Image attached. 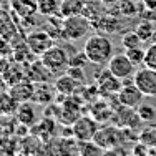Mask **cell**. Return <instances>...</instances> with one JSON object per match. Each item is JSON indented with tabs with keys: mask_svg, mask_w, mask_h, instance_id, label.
Instances as JSON below:
<instances>
[{
	"mask_svg": "<svg viewBox=\"0 0 156 156\" xmlns=\"http://www.w3.org/2000/svg\"><path fill=\"white\" fill-rule=\"evenodd\" d=\"M83 51L90 63L108 65L110 58L113 57V43L103 33H95V35H90L87 38Z\"/></svg>",
	"mask_w": 156,
	"mask_h": 156,
	"instance_id": "1",
	"label": "cell"
},
{
	"mask_svg": "<svg viewBox=\"0 0 156 156\" xmlns=\"http://www.w3.org/2000/svg\"><path fill=\"white\" fill-rule=\"evenodd\" d=\"M93 23L91 20H88L83 13L75 17L63 18V28H62V38L65 40H81L88 32L91 30Z\"/></svg>",
	"mask_w": 156,
	"mask_h": 156,
	"instance_id": "2",
	"label": "cell"
},
{
	"mask_svg": "<svg viewBox=\"0 0 156 156\" xmlns=\"http://www.w3.org/2000/svg\"><path fill=\"white\" fill-rule=\"evenodd\" d=\"M40 60H42V63L51 73H60L68 68V65H70L68 53L58 45H53L51 48H48L45 53H42L40 55Z\"/></svg>",
	"mask_w": 156,
	"mask_h": 156,
	"instance_id": "3",
	"label": "cell"
},
{
	"mask_svg": "<svg viewBox=\"0 0 156 156\" xmlns=\"http://www.w3.org/2000/svg\"><path fill=\"white\" fill-rule=\"evenodd\" d=\"M108 70L113 73L116 78L120 80H126V78H131L136 72V66L133 65V62L128 58L126 53H116L110 58L108 62Z\"/></svg>",
	"mask_w": 156,
	"mask_h": 156,
	"instance_id": "4",
	"label": "cell"
},
{
	"mask_svg": "<svg viewBox=\"0 0 156 156\" xmlns=\"http://www.w3.org/2000/svg\"><path fill=\"white\" fill-rule=\"evenodd\" d=\"M133 81L144 96H156V70L143 66L135 72Z\"/></svg>",
	"mask_w": 156,
	"mask_h": 156,
	"instance_id": "5",
	"label": "cell"
},
{
	"mask_svg": "<svg viewBox=\"0 0 156 156\" xmlns=\"http://www.w3.org/2000/svg\"><path fill=\"white\" fill-rule=\"evenodd\" d=\"M72 129H73V138L76 141H90L95 140L100 128L96 120H93L91 116H80L72 125Z\"/></svg>",
	"mask_w": 156,
	"mask_h": 156,
	"instance_id": "6",
	"label": "cell"
},
{
	"mask_svg": "<svg viewBox=\"0 0 156 156\" xmlns=\"http://www.w3.org/2000/svg\"><path fill=\"white\" fill-rule=\"evenodd\" d=\"M27 45H28V48H30L32 53L42 55V53H45L48 48H51L55 45V40H53V37L50 35V32H47V30H35V32L28 33Z\"/></svg>",
	"mask_w": 156,
	"mask_h": 156,
	"instance_id": "7",
	"label": "cell"
},
{
	"mask_svg": "<svg viewBox=\"0 0 156 156\" xmlns=\"http://www.w3.org/2000/svg\"><path fill=\"white\" fill-rule=\"evenodd\" d=\"M116 96H118V103L123 106H128V108H138L144 98V95L141 93V90L135 83L123 85L121 90L116 93Z\"/></svg>",
	"mask_w": 156,
	"mask_h": 156,
	"instance_id": "8",
	"label": "cell"
},
{
	"mask_svg": "<svg viewBox=\"0 0 156 156\" xmlns=\"http://www.w3.org/2000/svg\"><path fill=\"white\" fill-rule=\"evenodd\" d=\"M33 90H35V83L33 81H27V80H22L17 81L15 85H12L9 93L15 98V101L20 105V103L25 101H30L32 96H33Z\"/></svg>",
	"mask_w": 156,
	"mask_h": 156,
	"instance_id": "9",
	"label": "cell"
},
{
	"mask_svg": "<svg viewBox=\"0 0 156 156\" xmlns=\"http://www.w3.org/2000/svg\"><path fill=\"white\" fill-rule=\"evenodd\" d=\"M121 87H123V81L115 76L110 70L98 78V88L103 93H118Z\"/></svg>",
	"mask_w": 156,
	"mask_h": 156,
	"instance_id": "10",
	"label": "cell"
},
{
	"mask_svg": "<svg viewBox=\"0 0 156 156\" xmlns=\"http://www.w3.org/2000/svg\"><path fill=\"white\" fill-rule=\"evenodd\" d=\"M118 138H120V131L118 128H113V126H105V128H100L98 133L95 136V141L103 148H111L116 144Z\"/></svg>",
	"mask_w": 156,
	"mask_h": 156,
	"instance_id": "11",
	"label": "cell"
},
{
	"mask_svg": "<svg viewBox=\"0 0 156 156\" xmlns=\"http://www.w3.org/2000/svg\"><path fill=\"white\" fill-rule=\"evenodd\" d=\"M55 88H51L50 85L45 83H35V90H33V96H32V101L40 103V105H48V103L53 101V96H55Z\"/></svg>",
	"mask_w": 156,
	"mask_h": 156,
	"instance_id": "12",
	"label": "cell"
},
{
	"mask_svg": "<svg viewBox=\"0 0 156 156\" xmlns=\"http://www.w3.org/2000/svg\"><path fill=\"white\" fill-rule=\"evenodd\" d=\"M93 27L98 28V33L106 35V33H113L115 30H118L120 22H118V18L113 13H106V15L100 17L96 22H93Z\"/></svg>",
	"mask_w": 156,
	"mask_h": 156,
	"instance_id": "13",
	"label": "cell"
},
{
	"mask_svg": "<svg viewBox=\"0 0 156 156\" xmlns=\"http://www.w3.org/2000/svg\"><path fill=\"white\" fill-rule=\"evenodd\" d=\"M83 7H85V0H62L60 2V15L63 18L68 17H75L83 13Z\"/></svg>",
	"mask_w": 156,
	"mask_h": 156,
	"instance_id": "14",
	"label": "cell"
},
{
	"mask_svg": "<svg viewBox=\"0 0 156 156\" xmlns=\"http://www.w3.org/2000/svg\"><path fill=\"white\" fill-rule=\"evenodd\" d=\"M12 7L20 17H28L38 12V0H12Z\"/></svg>",
	"mask_w": 156,
	"mask_h": 156,
	"instance_id": "15",
	"label": "cell"
},
{
	"mask_svg": "<svg viewBox=\"0 0 156 156\" xmlns=\"http://www.w3.org/2000/svg\"><path fill=\"white\" fill-rule=\"evenodd\" d=\"M78 87H80V83H78L76 80H73L72 76H68L66 73H65V76H60L57 81H55V90H57V93H60V95L75 93Z\"/></svg>",
	"mask_w": 156,
	"mask_h": 156,
	"instance_id": "16",
	"label": "cell"
},
{
	"mask_svg": "<svg viewBox=\"0 0 156 156\" xmlns=\"http://www.w3.org/2000/svg\"><path fill=\"white\" fill-rule=\"evenodd\" d=\"M78 154L80 156H101L103 146H100L95 140L78 141Z\"/></svg>",
	"mask_w": 156,
	"mask_h": 156,
	"instance_id": "17",
	"label": "cell"
},
{
	"mask_svg": "<svg viewBox=\"0 0 156 156\" xmlns=\"http://www.w3.org/2000/svg\"><path fill=\"white\" fill-rule=\"evenodd\" d=\"M17 118L22 125H32L33 120H35V113H33V108L30 106V103H20L17 108Z\"/></svg>",
	"mask_w": 156,
	"mask_h": 156,
	"instance_id": "18",
	"label": "cell"
},
{
	"mask_svg": "<svg viewBox=\"0 0 156 156\" xmlns=\"http://www.w3.org/2000/svg\"><path fill=\"white\" fill-rule=\"evenodd\" d=\"M135 30H136V33L140 35V38L143 40V43H146V42H150L151 37H153L154 27H153V23H151V20L143 18L141 22H138V23H136Z\"/></svg>",
	"mask_w": 156,
	"mask_h": 156,
	"instance_id": "19",
	"label": "cell"
},
{
	"mask_svg": "<svg viewBox=\"0 0 156 156\" xmlns=\"http://www.w3.org/2000/svg\"><path fill=\"white\" fill-rule=\"evenodd\" d=\"M38 12L45 17L57 15L60 12V0H38Z\"/></svg>",
	"mask_w": 156,
	"mask_h": 156,
	"instance_id": "20",
	"label": "cell"
},
{
	"mask_svg": "<svg viewBox=\"0 0 156 156\" xmlns=\"http://www.w3.org/2000/svg\"><path fill=\"white\" fill-rule=\"evenodd\" d=\"M121 45H123L126 50L128 48H136L143 45V40L140 38V35L136 33V30H128L121 35Z\"/></svg>",
	"mask_w": 156,
	"mask_h": 156,
	"instance_id": "21",
	"label": "cell"
},
{
	"mask_svg": "<svg viewBox=\"0 0 156 156\" xmlns=\"http://www.w3.org/2000/svg\"><path fill=\"white\" fill-rule=\"evenodd\" d=\"M18 108V103L15 101V98H13L10 93L3 95L0 93V113H13V111H17Z\"/></svg>",
	"mask_w": 156,
	"mask_h": 156,
	"instance_id": "22",
	"label": "cell"
},
{
	"mask_svg": "<svg viewBox=\"0 0 156 156\" xmlns=\"http://www.w3.org/2000/svg\"><path fill=\"white\" fill-rule=\"evenodd\" d=\"M128 55V58L133 62V65L138 66V65H144V57H146V48L143 47H136V48H128L125 51Z\"/></svg>",
	"mask_w": 156,
	"mask_h": 156,
	"instance_id": "23",
	"label": "cell"
},
{
	"mask_svg": "<svg viewBox=\"0 0 156 156\" xmlns=\"http://www.w3.org/2000/svg\"><path fill=\"white\" fill-rule=\"evenodd\" d=\"M136 113L141 118V121H154L156 120V108L151 105H146V103H141L136 108Z\"/></svg>",
	"mask_w": 156,
	"mask_h": 156,
	"instance_id": "24",
	"label": "cell"
},
{
	"mask_svg": "<svg viewBox=\"0 0 156 156\" xmlns=\"http://www.w3.org/2000/svg\"><path fill=\"white\" fill-rule=\"evenodd\" d=\"M140 141L143 144H148V146H153L156 144V126H148L143 131L140 133Z\"/></svg>",
	"mask_w": 156,
	"mask_h": 156,
	"instance_id": "25",
	"label": "cell"
},
{
	"mask_svg": "<svg viewBox=\"0 0 156 156\" xmlns=\"http://www.w3.org/2000/svg\"><path fill=\"white\" fill-rule=\"evenodd\" d=\"M144 66L156 70V43H150L146 47V57H144Z\"/></svg>",
	"mask_w": 156,
	"mask_h": 156,
	"instance_id": "26",
	"label": "cell"
},
{
	"mask_svg": "<svg viewBox=\"0 0 156 156\" xmlns=\"http://www.w3.org/2000/svg\"><path fill=\"white\" fill-rule=\"evenodd\" d=\"M65 73L68 76H72L73 80H76L78 83H83V81H85V72H83V68H81V66H72V65H68V68L65 70Z\"/></svg>",
	"mask_w": 156,
	"mask_h": 156,
	"instance_id": "27",
	"label": "cell"
},
{
	"mask_svg": "<svg viewBox=\"0 0 156 156\" xmlns=\"http://www.w3.org/2000/svg\"><path fill=\"white\" fill-rule=\"evenodd\" d=\"M144 3V9L148 10H156V0H141Z\"/></svg>",
	"mask_w": 156,
	"mask_h": 156,
	"instance_id": "28",
	"label": "cell"
},
{
	"mask_svg": "<svg viewBox=\"0 0 156 156\" xmlns=\"http://www.w3.org/2000/svg\"><path fill=\"white\" fill-rule=\"evenodd\" d=\"M101 3L106 7V9H111V7L118 5V3H120V0H101Z\"/></svg>",
	"mask_w": 156,
	"mask_h": 156,
	"instance_id": "29",
	"label": "cell"
},
{
	"mask_svg": "<svg viewBox=\"0 0 156 156\" xmlns=\"http://www.w3.org/2000/svg\"><path fill=\"white\" fill-rule=\"evenodd\" d=\"M150 43H156V28H154V33H153V37H151Z\"/></svg>",
	"mask_w": 156,
	"mask_h": 156,
	"instance_id": "30",
	"label": "cell"
},
{
	"mask_svg": "<svg viewBox=\"0 0 156 156\" xmlns=\"http://www.w3.org/2000/svg\"><path fill=\"white\" fill-rule=\"evenodd\" d=\"M5 87V83H3V78H0V93H2V88Z\"/></svg>",
	"mask_w": 156,
	"mask_h": 156,
	"instance_id": "31",
	"label": "cell"
},
{
	"mask_svg": "<svg viewBox=\"0 0 156 156\" xmlns=\"http://www.w3.org/2000/svg\"><path fill=\"white\" fill-rule=\"evenodd\" d=\"M133 2H140V0H133Z\"/></svg>",
	"mask_w": 156,
	"mask_h": 156,
	"instance_id": "32",
	"label": "cell"
},
{
	"mask_svg": "<svg viewBox=\"0 0 156 156\" xmlns=\"http://www.w3.org/2000/svg\"><path fill=\"white\" fill-rule=\"evenodd\" d=\"M60 2H62V0H60Z\"/></svg>",
	"mask_w": 156,
	"mask_h": 156,
	"instance_id": "33",
	"label": "cell"
}]
</instances>
